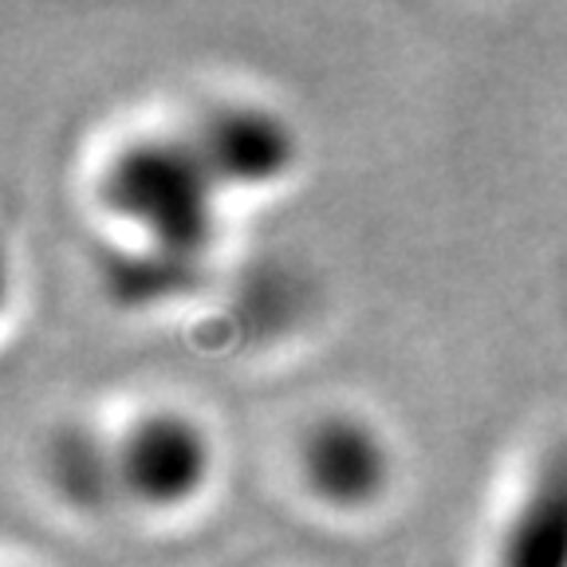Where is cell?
Wrapping results in <instances>:
<instances>
[{
	"label": "cell",
	"mask_w": 567,
	"mask_h": 567,
	"mask_svg": "<svg viewBox=\"0 0 567 567\" xmlns=\"http://www.w3.org/2000/svg\"><path fill=\"white\" fill-rule=\"evenodd\" d=\"M300 477L319 505L339 513L371 508L394 477V457L363 414L336 410L323 414L303 430L300 437Z\"/></svg>",
	"instance_id": "cell-4"
},
{
	"label": "cell",
	"mask_w": 567,
	"mask_h": 567,
	"mask_svg": "<svg viewBox=\"0 0 567 567\" xmlns=\"http://www.w3.org/2000/svg\"><path fill=\"white\" fill-rule=\"evenodd\" d=\"M197 158L225 189H268L296 169L300 138L292 123L257 99H225L205 106L186 126Z\"/></svg>",
	"instance_id": "cell-3"
},
{
	"label": "cell",
	"mask_w": 567,
	"mask_h": 567,
	"mask_svg": "<svg viewBox=\"0 0 567 567\" xmlns=\"http://www.w3.org/2000/svg\"><path fill=\"white\" fill-rule=\"evenodd\" d=\"M115 442L118 493L142 508H182L213 477V437L194 414L158 406L138 414Z\"/></svg>",
	"instance_id": "cell-2"
},
{
	"label": "cell",
	"mask_w": 567,
	"mask_h": 567,
	"mask_svg": "<svg viewBox=\"0 0 567 567\" xmlns=\"http://www.w3.org/2000/svg\"><path fill=\"white\" fill-rule=\"evenodd\" d=\"M493 567H567V437L532 465L496 536Z\"/></svg>",
	"instance_id": "cell-5"
},
{
	"label": "cell",
	"mask_w": 567,
	"mask_h": 567,
	"mask_svg": "<svg viewBox=\"0 0 567 567\" xmlns=\"http://www.w3.org/2000/svg\"><path fill=\"white\" fill-rule=\"evenodd\" d=\"M55 485L68 501L83 508H103L118 493V470H115V442L95 437L87 430H68L52 442L48 457Z\"/></svg>",
	"instance_id": "cell-6"
},
{
	"label": "cell",
	"mask_w": 567,
	"mask_h": 567,
	"mask_svg": "<svg viewBox=\"0 0 567 567\" xmlns=\"http://www.w3.org/2000/svg\"><path fill=\"white\" fill-rule=\"evenodd\" d=\"M99 197L162 260L197 265L217 240L221 186L197 158L186 131L123 142L99 174Z\"/></svg>",
	"instance_id": "cell-1"
}]
</instances>
